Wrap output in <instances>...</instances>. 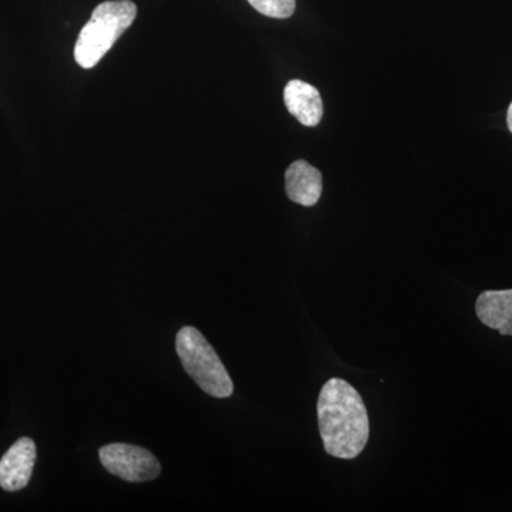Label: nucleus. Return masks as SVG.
<instances>
[{
	"instance_id": "6e6552de",
	"label": "nucleus",
	"mask_w": 512,
	"mask_h": 512,
	"mask_svg": "<svg viewBox=\"0 0 512 512\" xmlns=\"http://www.w3.org/2000/svg\"><path fill=\"white\" fill-rule=\"evenodd\" d=\"M476 313L488 328L512 336V289L481 293L476 302Z\"/></svg>"
},
{
	"instance_id": "0eeeda50",
	"label": "nucleus",
	"mask_w": 512,
	"mask_h": 512,
	"mask_svg": "<svg viewBox=\"0 0 512 512\" xmlns=\"http://www.w3.org/2000/svg\"><path fill=\"white\" fill-rule=\"evenodd\" d=\"M285 184L289 200L303 207L318 204L322 195V173L305 160L289 165L285 173Z\"/></svg>"
},
{
	"instance_id": "39448f33",
	"label": "nucleus",
	"mask_w": 512,
	"mask_h": 512,
	"mask_svg": "<svg viewBox=\"0 0 512 512\" xmlns=\"http://www.w3.org/2000/svg\"><path fill=\"white\" fill-rule=\"evenodd\" d=\"M35 461V441L29 437L16 441L0 460V487L9 493L25 488L32 477Z\"/></svg>"
},
{
	"instance_id": "f257e3e1",
	"label": "nucleus",
	"mask_w": 512,
	"mask_h": 512,
	"mask_svg": "<svg viewBox=\"0 0 512 512\" xmlns=\"http://www.w3.org/2000/svg\"><path fill=\"white\" fill-rule=\"evenodd\" d=\"M323 447L329 456L353 460L369 441V416L362 396L352 384L333 377L323 384L318 399Z\"/></svg>"
},
{
	"instance_id": "1a4fd4ad",
	"label": "nucleus",
	"mask_w": 512,
	"mask_h": 512,
	"mask_svg": "<svg viewBox=\"0 0 512 512\" xmlns=\"http://www.w3.org/2000/svg\"><path fill=\"white\" fill-rule=\"evenodd\" d=\"M248 2L256 12L274 19L291 18L296 9V0H248Z\"/></svg>"
},
{
	"instance_id": "20e7f679",
	"label": "nucleus",
	"mask_w": 512,
	"mask_h": 512,
	"mask_svg": "<svg viewBox=\"0 0 512 512\" xmlns=\"http://www.w3.org/2000/svg\"><path fill=\"white\" fill-rule=\"evenodd\" d=\"M99 456L101 464L109 473L128 483L156 480L161 473L156 456L146 448L114 443L101 447Z\"/></svg>"
},
{
	"instance_id": "f03ea898",
	"label": "nucleus",
	"mask_w": 512,
	"mask_h": 512,
	"mask_svg": "<svg viewBox=\"0 0 512 512\" xmlns=\"http://www.w3.org/2000/svg\"><path fill=\"white\" fill-rule=\"evenodd\" d=\"M137 18L136 3L107 0L93 10L74 46V59L83 69H93Z\"/></svg>"
},
{
	"instance_id": "7ed1b4c3",
	"label": "nucleus",
	"mask_w": 512,
	"mask_h": 512,
	"mask_svg": "<svg viewBox=\"0 0 512 512\" xmlns=\"http://www.w3.org/2000/svg\"><path fill=\"white\" fill-rule=\"evenodd\" d=\"M175 349L184 369L202 392L217 399L232 396L234 383L217 352L200 330L192 326L181 329L175 339Z\"/></svg>"
},
{
	"instance_id": "9d476101",
	"label": "nucleus",
	"mask_w": 512,
	"mask_h": 512,
	"mask_svg": "<svg viewBox=\"0 0 512 512\" xmlns=\"http://www.w3.org/2000/svg\"><path fill=\"white\" fill-rule=\"evenodd\" d=\"M507 124H508V128H510V131L512 133V103H511L510 109H508V113H507Z\"/></svg>"
},
{
	"instance_id": "423d86ee",
	"label": "nucleus",
	"mask_w": 512,
	"mask_h": 512,
	"mask_svg": "<svg viewBox=\"0 0 512 512\" xmlns=\"http://www.w3.org/2000/svg\"><path fill=\"white\" fill-rule=\"evenodd\" d=\"M286 109L299 123L316 127L322 121L323 101L319 90L302 80H291L284 90Z\"/></svg>"
}]
</instances>
